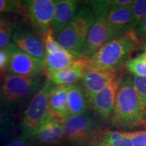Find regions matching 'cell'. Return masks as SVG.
Returning <instances> with one entry per match:
<instances>
[{"instance_id":"1","label":"cell","mask_w":146,"mask_h":146,"mask_svg":"<svg viewBox=\"0 0 146 146\" xmlns=\"http://www.w3.org/2000/svg\"><path fill=\"white\" fill-rule=\"evenodd\" d=\"M135 31L129 30L104 45L86 59L87 67L116 74L139 44Z\"/></svg>"},{"instance_id":"2","label":"cell","mask_w":146,"mask_h":146,"mask_svg":"<svg viewBox=\"0 0 146 146\" xmlns=\"http://www.w3.org/2000/svg\"><path fill=\"white\" fill-rule=\"evenodd\" d=\"M145 121L132 78L126 75L120 79L111 122L118 129H131L142 125Z\"/></svg>"},{"instance_id":"3","label":"cell","mask_w":146,"mask_h":146,"mask_svg":"<svg viewBox=\"0 0 146 146\" xmlns=\"http://www.w3.org/2000/svg\"><path fill=\"white\" fill-rule=\"evenodd\" d=\"M95 15L89 5H82L66 27L58 35L56 40L74 58H81L87 35L94 24Z\"/></svg>"},{"instance_id":"4","label":"cell","mask_w":146,"mask_h":146,"mask_svg":"<svg viewBox=\"0 0 146 146\" xmlns=\"http://www.w3.org/2000/svg\"><path fill=\"white\" fill-rule=\"evenodd\" d=\"M42 85L41 74L31 76L6 74L0 83V100L10 110L16 109L32 99Z\"/></svg>"},{"instance_id":"5","label":"cell","mask_w":146,"mask_h":146,"mask_svg":"<svg viewBox=\"0 0 146 146\" xmlns=\"http://www.w3.org/2000/svg\"><path fill=\"white\" fill-rule=\"evenodd\" d=\"M65 141L73 146H100L104 131L96 117L85 113L66 117L62 121Z\"/></svg>"},{"instance_id":"6","label":"cell","mask_w":146,"mask_h":146,"mask_svg":"<svg viewBox=\"0 0 146 146\" xmlns=\"http://www.w3.org/2000/svg\"><path fill=\"white\" fill-rule=\"evenodd\" d=\"M87 3L94 12L95 20L82 52L85 58H89L104 45L114 39L107 21L110 1H88Z\"/></svg>"},{"instance_id":"7","label":"cell","mask_w":146,"mask_h":146,"mask_svg":"<svg viewBox=\"0 0 146 146\" xmlns=\"http://www.w3.org/2000/svg\"><path fill=\"white\" fill-rule=\"evenodd\" d=\"M54 87V84L47 79L31 100L22 116V135L29 138L33 137L48 116L49 97Z\"/></svg>"},{"instance_id":"8","label":"cell","mask_w":146,"mask_h":146,"mask_svg":"<svg viewBox=\"0 0 146 146\" xmlns=\"http://www.w3.org/2000/svg\"><path fill=\"white\" fill-rule=\"evenodd\" d=\"M42 37L45 50L43 59V70L50 74L72 64L74 57L58 43L52 29L42 34Z\"/></svg>"},{"instance_id":"9","label":"cell","mask_w":146,"mask_h":146,"mask_svg":"<svg viewBox=\"0 0 146 146\" xmlns=\"http://www.w3.org/2000/svg\"><path fill=\"white\" fill-rule=\"evenodd\" d=\"M41 35L31 24L21 22L14 31L11 43L23 52L43 60L45 50Z\"/></svg>"},{"instance_id":"10","label":"cell","mask_w":146,"mask_h":146,"mask_svg":"<svg viewBox=\"0 0 146 146\" xmlns=\"http://www.w3.org/2000/svg\"><path fill=\"white\" fill-rule=\"evenodd\" d=\"M4 49L9 58L7 74L31 76L40 74L43 70V60L23 52L12 43Z\"/></svg>"},{"instance_id":"11","label":"cell","mask_w":146,"mask_h":146,"mask_svg":"<svg viewBox=\"0 0 146 146\" xmlns=\"http://www.w3.org/2000/svg\"><path fill=\"white\" fill-rule=\"evenodd\" d=\"M24 14L31 25L41 35L51 29L56 1L27 0L23 1Z\"/></svg>"},{"instance_id":"12","label":"cell","mask_w":146,"mask_h":146,"mask_svg":"<svg viewBox=\"0 0 146 146\" xmlns=\"http://www.w3.org/2000/svg\"><path fill=\"white\" fill-rule=\"evenodd\" d=\"M32 139L36 146H60L65 141L62 120L50 112Z\"/></svg>"},{"instance_id":"13","label":"cell","mask_w":146,"mask_h":146,"mask_svg":"<svg viewBox=\"0 0 146 146\" xmlns=\"http://www.w3.org/2000/svg\"><path fill=\"white\" fill-rule=\"evenodd\" d=\"M120 79L118 76L114 78L107 86L97 93L89 102L102 120H107L112 116Z\"/></svg>"},{"instance_id":"14","label":"cell","mask_w":146,"mask_h":146,"mask_svg":"<svg viewBox=\"0 0 146 146\" xmlns=\"http://www.w3.org/2000/svg\"><path fill=\"white\" fill-rule=\"evenodd\" d=\"M117 77L115 73L96 70L87 67L82 77L81 87L87 102H90L97 93L107 86Z\"/></svg>"},{"instance_id":"15","label":"cell","mask_w":146,"mask_h":146,"mask_svg":"<svg viewBox=\"0 0 146 146\" xmlns=\"http://www.w3.org/2000/svg\"><path fill=\"white\" fill-rule=\"evenodd\" d=\"M87 68L86 59L85 58L74 59L72 64L56 72L50 73L48 79L57 86L70 85L75 84L83 77Z\"/></svg>"},{"instance_id":"16","label":"cell","mask_w":146,"mask_h":146,"mask_svg":"<svg viewBox=\"0 0 146 146\" xmlns=\"http://www.w3.org/2000/svg\"><path fill=\"white\" fill-rule=\"evenodd\" d=\"M78 8V1L74 0L56 1L54 17L51 25V29L55 37L70 23Z\"/></svg>"},{"instance_id":"17","label":"cell","mask_w":146,"mask_h":146,"mask_svg":"<svg viewBox=\"0 0 146 146\" xmlns=\"http://www.w3.org/2000/svg\"><path fill=\"white\" fill-rule=\"evenodd\" d=\"M132 4L123 8H110L107 21L109 28L114 38L129 31Z\"/></svg>"},{"instance_id":"18","label":"cell","mask_w":146,"mask_h":146,"mask_svg":"<svg viewBox=\"0 0 146 146\" xmlns=\"http://www.w3.org/2000/svg\"><path fill=\"white\" fill-rule=\"evenodd\" d=\"M69 85L54 87L49 97V110L55 117L63 120L67 116V95Z\"/></svg>"},{"instance_id":"19","label":"cell","mask_w":146,"mask_h":146,"mask_svg":"<svg viewBox=\"0 0 146 146\" xmlns=\"http://www.w3.org/2000/svg\"><path fill=\"white\" fill-rule=\"evenodd\" d=\"M87 103V98L81 85L76 84L69 85L67 95V116L86 113Z\"/></svg>"},{"instance_id":"20","label":"cell","mask_w":146,"mask_h":146,"mask_svg":"<svg viewBox=\"0 0 146 146\" xmlns=\"http://www.w3.org/2000/svg\"><path fill=\"white\" fill-rule=\"evenodd\" d=\"M0 14V48H4L10 44L12 35L19 23L18 13Z\"/></svg>"},{"instance_id":"21","label":"cell","mask_w":146,"mask_h":146,"mask_svg":"<svg viewBox=\"0 0 146 146\" xmlns=\"http://www.w3.org/2000/svg\"><path fill=\"white\" fill-rule=\"evenodd\" d=\"M100 146H133L127 132L106 131L102 135Z\"/></svg>"},{"instance_id":"22","label":"cell","mask_w":146,"mask_h":146,"mask_svg":"<svg viewBox=\"0 0 146 146\" xmlns=\"http://www.w3.org/2000/svg\"><path fill=\"white\" fill-rule=\"evenodd\" d=\"M146 16V0H136L131 6V17L129 20V30L135 31L139 24Z\"/></svg>"},{"instance_id":"23","label":"cell","mask_w":146,"mask_h":146,"mask_svg":"<svg viewBox=\"0 0 146 146\" xmlns=\"http://www.w3.org/2000/svg\"><path fill=\"white\" fill-rule=\"evenodd\" d=\"M14 131V122L10 110L0 100V137H8Z\"/></svg>"},{"instance_id":"24","label":"cell","mask_w":146,"mask_h":146,"mask_svg":"<svg viewBox=\"0 0 146 146\" xmlns=\"http://www.w3.org/2000/svg\"><path fill=\"white\" fill-rule=\"evenodd\" d=\"M133 85L137 96L144 119H146V77L133 76Z\"/></svg>"},{"instance_id":"25","label":"cell","mask_w":146,"mask_h":146,"mask_svg":"<svg viewBox=\"0 0 146 146\" xmlns=\"http://www.w3.org/2000/svg\"><path fill=\"white\" fill-rule=\"evenodd\" d=\"M126 67L134 76L146 77V62L141 54L128 60L126 63Z\"/></svg>"},{"instance_id":"26","label":"cell","mask_w":146,"mask_h":146,"mask_svg":"<svg viewBox=\"0 0 146 146\" xmlns=\"http://www.w3.org/2000/svg\"><path fill=\"white\" fill-rule=\"evenodd\" d=\"M24 12L23 1L0 0V14Z\"/></svg>"},{"instance_id":"27","label":"cell","mask_w":146,"mask_h":146,"mask_svg":"<svg viewBox=\"0 0 146 146\" xmlns=\"http://www.w3.org/2000/svg\"><path fill=\"white\" fill-rule=\"evenodd\" d=\"M133 146H146V130L127 132Z\"/></svg>"},{"instance_id":"28","label":"cell","mask_w":146,"mask_h":146,"mask_svg":"<svg viewBox=\"0 0 146 146\" xmlns=\"http://www.w3.org/2000/svg\"><path fill=\"white\" fill-rule=\"evenodd\" d=\"M5 146H36L32 138H29L22 135L18 137L12 139Z\"/></svg>"},{"instance_id":"29","label":"cell","mask_w":146,"mask_h":146,"mask_svg":"<svg viewBox=\"0 0 146 146\" xmlns=\"http://www.w3.org/2000/svg\"><path fill=\"white\" fill-rule=\"evenodd\" d=\"M9 58L4 48H0V74L4 75L7 72L8 66Z\"/></svg>"},{"instance_id":"30","label":"cell","mask_w":146,"mask_h":146,"mask_svg":"<svg viewBox=\"0 0 146 146\" xmlns=\"http://www.w3.org/2000/svg\"><path fill=\"white\" fill-rule=\"evenodd\" d=\"M135 33L139 41H146V16L137 27Z\"/></svg>"},{"instance_id":"31","label":"cell","mask_w":146,"mask_h":146,"mask_svg":"<svg viewBox=\"0 0 146 146\" xmlns=\"http://www.w3.org/2000/svg\"><path fill=\"white\" fill-rule=\"evenodd\" d=\"M133 1H132V0H114V1H110V8H116L126 7L133 4Z\"/></svg>"},{"instance_id":"32","label":"cell","mask_w":146,"mask_h":146,"mask_svg":"<svg viewBox=\"0 0 146 146\" xmlns=\"http://www.w3.org/2000/svg\"><path fill=\"white\" fill-rule=\"evenodd\" d=\"M141 56H142V58H143L144 60H145V61L146 62V43L145 45V46H144V51L141 54Z\"/></svg>"},{"instance_id":"33","label":"cell","mask_w":146,"mask_h":146,"mask_svg":"<svg viewBox=\"0 0 146 146\" xmlns=\"http://www.w3.org/2000/svg\"><path fill=\"white\" fill-rule=\"evenodd\" d=\"M3 76H4V75H2V74H0V83H1V81H2V79H3Z\"/></svg>"}]
</instances>
